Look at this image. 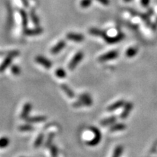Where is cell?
<instances>
[{"instance_id":"obj_1","label":"cell","mask_w":157,"mask_h":157,"mask_svg":"<svg viewBox=\"0 0 157 157\" xmlns=\"http://www.w3.org/2000/svg\"><path fill=\"white\" fill-rule=\"evenodd\" d=\"M93 101L91 96L88 93H82L78 96L77 101L74 102L73 106L75 108H80L82 106H91Z\"/></svg>"},{"instance_id":"obj_2","label":"cell","mask_w":157,"mask_h":157,"mask_svg":"<svg viewBox=\"0 0 157 157\" xmlns=\"http://www.w3.org/2000/svg\"><path fill=\"white\" fill-rule=\"evenodd\" d=\"M19 56V52L18 51H12V52H10L8 55H7V57L5 60H3V62L2 63V64L0 65V72H4L7 69V68L10 66L12 61H13V58L15 57H17Z\"/></svg>"},{"instance_id":"obj_3","label":"cell","mask_w":157,"mask_h":157,"mask_svg":"<svg viewBox=\"0 0 157 157\" xmlns=\"http://www.w3.org/2000/svg\"><path fill=\"white\" fill-rule=\"evenodd\" d=\"M90 130L94 134V137L91 140L87 141V144L90 146H96L101 141L102 136L101 131L95 127H91L90 128Z\"/></svg>"},{"instance_id":"obj_4","label":"cell","mask_w":157,"mask_h":157,"mask_svg":"<svg viewBox=\"0 0 157 157\" xmlns=\"http://www.w3.org/2000/svg\"><path fill=\"white\" fill-rule=\"evenodd\" d=\"M84 58V53L82 52H78L75 56L73 57V58L71 59L69 64H68V67L69 68V70L73 71L74 68H76V66H78V64L83 60Z\"/></svg>"},{"instance_id":"obj_5","label":"cell","mask_w":157,"mask_h":157,"mask_svg":"<svg viewBox=\"0 0 157 157\" xmlns=\"http://www.w3.org/2000/svg\"><path fill=\"white\" fill-rule=\"evenodd\" d=\"M118 56H119V52L117 51L111 50L100 56L99 58H98V60L100 62H106L109 61V60H114Z\"/></svg>"},{"instance_id":"obj_6","label":"cell","mask_w":157,"mask_h":157,"mask_svg":"<svg viewBox=\"0 0 157 157\" xmlns=\"http://www.w3.org/2000/svg\"><path fill=\"white\" fill-rule=\"evenodd\" d=\"M35 60H36V62L38 63L39 65L42 66L43 67L47 68V69L50 68L52 66V62H51L49 59L46 58L44 56H37L36 57V58H35Z\"/></svg>"},{"instance_id":"obj_7","label":"cell","mask_w":157,"mask_h":157,"mask_svg":"<svg viewBox=\"0 0 157 157\" xmlns=\"http://www.w3.org/2000/svg\"><path fill=\"white\" fill-rule=\"evenodd\" d=\"M31 110H32V104L31 103H25V105L23 107L22 111L21 113V116H20L21 119L25 120L29 117V115H30Z\"/></svg>"},{"instance_id":"obj_8","label":"cell","mask_w":157,"mask_h":157,"mask_svg":"<svg viewBox=\"0 0 157 157\" xmlns=\"http://www.w3.org/2000/svg\"><path fill=\"white\" fill-rule=\"evenodd\" d=\"M66 38H67L68 40L73 41V42H82L84 41V36L83 34H78V33L71 32L68 33V34H66Z\"/></svg>"},{"instance_id":"obj_9","label":"cell","mask_w":157,"mask_h":157,"mask_svg":"<svg viewBox=\"0 0 157 157\" xmlns=\"http://www.w3.org/2000/svg\"><path fill=\"white\" fill-rule=\"evenodd\" d=\"M43 32V29L41 27H36L35 29H27L25 28L23 30L25 35L29 36H34L41 34Z\"/></svg>"},{"instance_id":"obj_10","label":"cell","mask_w":157,"mask_h":157,"mask_svg":"<svg viewBox=\"0 0 157 157\" xmlns=\"http://www.w3.org/2000/svg\"><path fill=\"white\" fill-rule=\"evenodd\" d=\"M66 42L64 40H60V42H58L55 46L50 50V52L52 55H57L62 50L66 48Z\"/></svg>"},{"instance_id":"obj_11","label":"cell","mask_w":157,"mask_h":157,"mask_svg":"<svg viewBox=\"0 0 157 157\" xmlns=\"http://www.w3.org/2000/svg\"><path fill=\"white\" fill-rule=\"evenodd\" d=\"M133 109V104L130 102H128V103H125L124 105V109L123 111L121 113L120 118L122 119H125L126 118L128 117V116L130 113L131 111H132Z\"/></svg>"},{"instance_id":"obj_12","label":"cell","mask_w":157,"mask_h":157,"mask_svg":"<svg viewBox=\"0 0 157 157\" xmlns=\"http://www.w3.org/2000/svg\"><path fill=\"white\" fill-rule=\"evenodd\" d=\"M47 120V117L44 116H35V117H29L25 119V121L29 124H39L44 122Z\"/></svg>"},{"instance_id":"obj_13","label":"cell","mask_w":157,"mask_h":157,"mask_svg":"<svg viewBox=\"0 0 157 157\" xmlns=\"http://www.w3.org/2000/svg\"><path fill=\"white\" fill-rule=\"evenodd\" d=\"M125 104V101L124 100H119L115 103H113L111 105H110L109 107L107 108V111L109 112H113V111H117V109H120L122 106H124Z\"/></svg>"},{"instance_id":"obj_14","label":"cell","mask_w":157,"mask_h":157,"mask_svg":"<svg viewBox=\"0 0 157 157\" xmlns=\"http://www.w3.org/2000/svg\"><path fill=\"white\" fill-rule=\"evenodd\" d=\"M89 33L90 34L93 35V36L101 37V38L104 39L105 40L108 36L107 34L105 32V31H103V30H101V29H95V28H91V29H90L89 30Z\"/></svg>"},{"instance_id":"obj_15","label":"cell","mask_w":157,"mask_h":157,"mask_svg":"<svg viewBox=\"0 0 157 157\" xmlns=\"http://www.w3.org/2000/svg\"><path fill=\"white\" fill-rule=\"evenodd\" d=\"M124 38V35L123 34H119L114 36H108L107 38L105 39V42L109 44H115V43L121 42Z\"/></svg>"},{"instance_id":"obj_16","label":"cell","mask_w":157,"mask_h":157,"mask_svg":"<svg viewBox=\"0 0 157 157\" xmlns=\"http://www.w3.org/2000/svg\"><path fill=\"white\" fill-rule=\"evenodd\" d=\"M60 87H61L63 91L66 93V95H67L68 98H74V97H75V93H74V92L71 89V88L69 87V86H68L67 84H62L61 85H60Z\"/></svg>"},{"instance_id":"obj_17","label":"cell","mask_w":157,"mask_h":157,"mask_svg":"<svg viewBox=\"0 0 157 157\" xmlns=\"http://www.w3.org/2000/svg\"><path fill=\"white\" fill-rule=\"evenodd\" d=\"M126 125L123 123H117L113 124L110 127L109 130L111 132H119V131L124 130L126 129Z\"/></svg>"},{"instance_id":"obj_18","label":"cell","mask_w":157,"mask_h":157,"mask_svg":"<svg viewBox=\"0 0 157 157\" xmlns=\"http://www.w3.org/2000/svg\"><path fill=\"white\" fill-rule=\"evenodd\" d=\"M116 121H117V117L113 116V117L106 118V119H104L101 121V126H109V125L113 124Z\"/></svg>"},{"instance_id":"obj_19","label":"cell","mask_w":157,"mask_h":157,"mask_svg":"<svg viewBox=\"0 0 157 157\" xmlns=\"http://www.w3.org/2000/svg\"><path fill=\"white\" fill-rule=\"evenodd\" d=\"M55 137H56V133L55 132H50V134L48 135V136L47 137V140H45L44 147V148H49L51 145L53 144V140L55 139Z\"/></svg>"},{"instance_id":"obj_20","label":"cell","mask_w":157,"mask_h":157,"mask_svg":"<svg viewBox=\"0 0 157 157\" xmlns=\"http://www.w3.org/2000/svg\"><path fill=\"white\" fill-rule=\"evenodd\" d=\"M44 133H39L38 136L35 140L34 143V147L35 148H38L42 145L43 142H44Z\"/></svg>"},{"instance_id":"obj_21","label":"cell","mask_w":157,"mask_h":157,"mask_svg":"<svg viewBox=\"0 0 157 157\" xmlns=\"http://www.w3.org/2000/svg\"><path fill=\"white\" fill-rule=\"evenodd\" d=\"M20 15L21 17V21H22V25L24 29H25L28 25V16H27L26 13L23 10H19Z\"/></svg>"},{"instance_id":"obj_22","label":"cell","mask_w":157,"mask_h":157,"mask_svg":"<svg viewBox=\"0 0 157 157\" xmlns=\"http://www.w3.org/2000/svg\"><path fill=\"white\" fill-rule=\"evenodd\" d=\"M18 129L21 132H31V131L34 130V127L31 125V124L27 123L19 126Z\"/></svg>"},{"instance_id":"obj_23","label":"cell","mask_w":157,"mask_h":157,"mask_svg":"<svg viewBox=\"0 0 157 157\" xmlns=\"http://www.w3.org/2000/svg\"><path fill=\"white\" fill-rule=\"evenodd\" d=\"M137 53V49L136 48H134V47H132V48H129L126 50V52H125V55H126L127 57L128 58H132V57L135 56Z\"/></svg>"},{"instance_id":"obj_24","label":"cell","mask_w":157,"mask_h":157,"mask_svg":"<svg viewBox=\"0 0 157 157\" xmlns=\"http://www.w3.org/2000/svg\"><path fill=\"white\" fill-rule=\"evenodd\" d=\"M50 148V153L51 155V157H58L59 155V150L58 148L57 147L56 145L52 144L49 147Z\"/></svg>"},{"instance_id":"obj_25","label":"cell","mask_w":157,"mask_h":157,"mask_svg":"<svg viewBox=\"0 0 157 157\" xmlns=\"http://www.w3.org/2000/svg\"><path fill=\"white\" fill-rule=\"evenodd\" d=\"M55 74H56V76H57V77L60 78H66V75H67L66 71H65L63 68H57L56 72H55Z\"/></svg>"},{"instance_id":"obj_26","label":"cell","mask_w":157,"mask_h":157,"mask_svg":"<svg viewBox=\"0 0 157 157\" xmlns=\"http://www.w3.org/2000/svg\"><path fill=\"white\" fill-rule=\"evenodd\" d=\"M10 144V139L7 137H0V148H7Z\"/></svg>"},{"instance_id":"obj_27","label":"cell","mask_w":157,"mask_h":157,"mask_svg":"<svg viewBox=\"0 0 157 157\" xmlns=\"http://www.w3.org/2000/svg\"><path fill=\"white\" fill-rule=\"evenodd\" d=\"M123 152V147L121 146H118L116 147L113 153L112 154V157H120V156Z\"/></svg>"},{"instance_id":"obj_28","label":"cell","mask_w":157,"mask_h":157,"mask_svg":"<svg viewBox=\"0 0 157 157\" xmlns=\"http://www.w3.org/2000/svg\"><path fill=\"white\" fill-rule=\"evenodd\" d=\"M30 15H31V21H32L33 23H34L35 25H36V26L37 25H39V19L38 16L36 15V13H35V12L34 10H32L31 12Z\"/></svg>"},{"instance_id":"obj_29","label":"cell","mask_w":157,"mask_h":157,"mask_svg":"<svg viewBox=\"0 0 157 157\" xmlns=\"http://www.w3.org/2000/svg\"><path fill=\"white\" fill-rule=\"evenodd\" d=\"M11 72L14 74L15 76H18L21 73V69L17 65H13L11 67Z\"/></svg>"},{"instance_id":"obj_30","label":"cell","mask_w":157,"mask_h":157,"mask_svg":"<svg viewBox=\"0 0 157 157\" xmlns=\"http://www.w3.org/2000/svg\"><path fill=\"white\" fill-rule=\"evenodd\" d=\"M93 0H82L80 2V7L82 8H87L91 5Z\"/></svg>"},{"instance_id":"obj_31","label":"cell","mask_w":157,"mask_h":157,"mask_svg":"<svg viewBox=\"0 0 157 157\" xmlns=\"http://www.w3.org/2000/svg\"><path fill=\"white\" fill-rule=\"evenodd\" d=\"M97 1L98 2H100L103 5H105V6H108L110 4L109 0H97Z\"/></svg>"},{"instance_id":"obj_32","label":"cell","mask_w":157,"mask_h":157,"mask_svg":"<svg viewBox=\"0 0 157 157\" xmlns=\"http://www.w3.org/2000/svg\"><path fill=\"white\" fill-rule=\"evenodd\" d=\"M149 2H150V0H141V4L143 7H147Z\"/></svg>"},{"instance_id":"obj_33","label":"cell","mask_w":157,"mask_h":157,"mask_svg":"<svg viewBox=\"0 0 157 157\" xmlns=\"http://www.w3.org/2000/svg\"><path fill=\"white\" fill-rule=\"evenodd\" d=\"M124 1L125 2H131L132 0H124Z\"/></svg>"},{"instance_id":"obj_34","label":"cell","mask_w":157,"mask_h":157,"mask_svg":"<svg viewBox=\"0 0 157 157\" xmlns=\"http://www.w3.org/2000/svg\"><path fill=\"white\" fill-rule=\"evenodd\" d=\"M21 157H24V156H21Z\"/></svg>"}]
</instances>
